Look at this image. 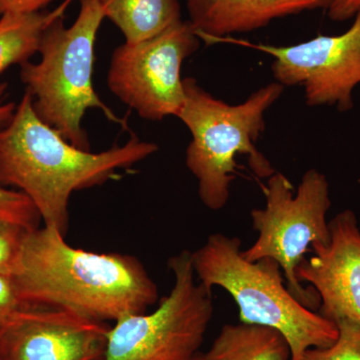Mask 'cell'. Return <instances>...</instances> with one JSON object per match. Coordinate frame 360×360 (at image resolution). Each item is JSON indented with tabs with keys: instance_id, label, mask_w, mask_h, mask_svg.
<instances>
[{
	"instance_id": "obj_1",
	"label": "cell",
	"mask_w": 360,
	"mask_h": 360,
	"mask_svg": "<svg viewBox=\"0 0 360 360\" xmlns=\"http://www.w3.org/2000/svg\"><path fill=\"white\" fill-rule=\"evenodd\" d=\"M65 236L47 225L26 233L13 276L26 305L105 322L158 302V285L137 258L72 248Z\"/></svg>"
},
{
	"instance_id": "obj_18",
	"label": "cell",
	"mask_w": 360,
	"mask_h": 360,
	"mask_svg": "<svg viewBox=\"0 0 360 360\" xmlns=\"http://www.w3.org/2000/svg\"><path fill=\"white\" fill-rule=\"evenodd\" d=\"M28 229L0 220V274L13 276Z\"/></svg>"
},
{
	"instance_id": "obj_11",
	"label": "cell",
	"mask_w": 360,
	"mask_h": 360,
	"mask_svg": "<svg viewBox=\"0 0 360 360\" xmlns=\"http://www.w3.org/2000/svg\"><path fill=\"white\" fill-rule=\"evenodd\" d=\"M329 232L328 243L311 245L314 257L298 264L296 277L316 291L322 316L360 326V227L354 210L338 213L329 221Z\"/></svg>"
},
{
	"instance_id": "obj_19",
	"label": "cell",
	"mask_w": 360,
	"mask_h": 360,
	"mask_svg": "<svg viewBox=\"0 0 360 360\" xmlns=\"http://www.w3.org/2000/svg\"><path fill=\"white\" fill-rule=\"evenodd\" d=\"M26 307H30L21 300L13 276L0 274V328Z\"/></svg>"
},
{
	"instance_id": "obj_12",
	"label": "cell",
	"mask_w": 360,
	"mask_h": 360,
	"mask_svg": "<svg viewBox=\"0 0 360 360\" xmlns=\"http://www.w3.org/2000/svg\"><path fill=\"white\" fill-rule=\"evenodd\" d=\"M331 0H186L189 22L200 39L217 42L303 11L328 8Z\"/></svg>"
},
{
	"instance_id": "obj_5",
	"label": "cell",
	"mask_w": 360,
	"mask_h": 360,
	"mask_svg": "<svg viewBox=\"0 0 360 360\" xmlns=\"http://www.w3.org/2000/svg\"><path fill=\"white\" fill-rule=\"evenodd\" d=\"M63 18L65 13L47 26L40 41V60L20 65V79L40 120L75 148L90 151L82 127L87 110L97 108L111 122L124 124L92 84L97 32L105 16L98 0H80L79 13L70 27Z\"/></svg>"
},
{
	"instance_id": "obj_17",
	"label": "cell",
	"mask_w": 360,
	"mask_h": 360,
	"mask_svg": "<svg viewBox=\"0 0 360 360\" xmlns=\"http://www.w3.org/2000/svg\"><path fill=\"white\" fill-rule=\"evenodd\" d=\"M338 340L328 347H312L302 360H360V326L349 319L335 322Z\"/></svg>"
},
{
	"instance_id": "obj_7",
	"label": "cell",
	"mask_w": 360,
	"mask_h": 360,
	"mask_svg": "<svg viewBox=\"0 0 360 360\" xmlns=\"http://www.w3.org/2000/svg\"><path fill=\"white\" fill-rule=\"evenodd\" d=\"M169 295L151 314L123 315L108 331L101 360H191L198 354L213 315L212 290L196 281L191 252L168 259Z\"/></svg>"
},
{
	"instance_id": "obj_6",
	"label": "cell",
	"mask_w": 360,
	"mask_h": 360,
	"mask_svg": "<svg viewBox=\"0 0 360 360\" xmlns=\"http://www.w3.org/2000/svg\"><path fill=\"white\" fill-rule=\"evenodd\" d=\"M265 206L251 212L255 243L243 255L248 262L269 257L283 269L286 285L310 309L321 305L316 291L304 290L295 270L309 246L326 245L330 238L326 215L331 206L328 180L315 168L303 174L295 195L290 180L274 172L264 188Z\"/></svg>"
},
{
	"instance_id": "obj_21",
	"label": "cell",
	"mask_w": 360,
	"mask_h": 360,
	"mask_svg": "<svg viewBox=\"0 0 360 360\" xmlns=\"http://www.w3.org/2000/svg\"><path fill=\"white\" fill-rule=\"evenodd\" d=\"M326 9L328 18L336 22L352 20L360 13V0H331Z\"/></svg>"
},
{
	"instance_id": "obj_3",
	"label": "cell",
	"mask_w": 360,
	"mask_h": 360,
	"mask_svg": "<svg viewBox=\"0 0 360 360\" xmlns=\"http://www.w3.org/2000/svg\"><path fill=\"white\" fill-rule=\"evenodd\" d=\"M184 86L186 103L177 117L191 134L186 165L198 180L201 202L219 212L229 202L238 169L236 156H248L250 169L259 179H269L276 172L257 142L265 129V112L281 96L284 86L272 82L236 105L215 98L193 77L184 78Z\"/></svg>"
},
{
	"instance_id": "obj_22",
	"label": "cell",
	"mask_w": 360,
	"mask_h": 360,
	"mask_svg": "<svg viewBox=\"0 0 360 360\" xmlns=\"http://www.w3.org/2000/svg\"><path fill=\"white\" fill-rule=\"evenodd\" d=\"M191 360H206L205 357V354H196L195 356L193 357V359H191Z\"/></svg>"
},
{
	"instance_id": "obj_8",
	"label": "cell",
	"mask_w": 360,
	"mask_h": 360,
	"mask_svg": "<svg viewBox=\"0 0 360 360\" xmlns=\"http://www.w3.org/2000/svg\"><path fill=\"white\" fill-rule=\"evenodd\" d=\"M200 44L193 26L182 20L151 39L125 42L111 56L108 89L143 120L177 117L186 103L182 63Z\"/></svg>"
},
{
	"instance_id": "obj_2",
	"label": "cell",
	"mask_w": 360,
	"mask_h": 360,
	"mask_svg": "<svg viewBox=\"0 0 360 360\" xmlns=\"http://www.w3.org/2000/svg\"><path fill=\"white\" fill-rule=\"evenodd\" d=\"M158 150L153 142L130 137L123 146L92 153L75 148L42 122L25 92L14 113L0 124V186L25 194L44 225L66 234L75 191L103 186L120 169Z\"/></svg>"
},
{
	"instance_id": "obj_23",
	"label": "cell",
	"mask_w": 360,
	"mask_h": 360,
	"mask_svg": "<svg viewBox=\"0 0 360 360\" xmlns=\"http://www.w3.org/2000/svg\"><path fill=\"white\" fill-rule=\"evenodd\" d=\"M0 360H4V354H2L1 345H0Z\"/></svg>"
},
{
	"instance_id": "obj_20",
	"label": "cell",
	"mask_w": 360,
	"mask_h": 360,
	"mask_svg": "<svg viewBox=\"0 0 360 360\" xmlns=\"http://www.w3.org/2000/svg\"><path fill=\"white\" fill-rule=\"evenodd\" d=\"M54 0H0V16L6 13H30L44 11Z\"/></svg>"
},
{
	"instance_id": "obj_10",
	"label": "cell",
	"mask_w": 360,
	"mask_h": 360,
	"mask_svg": "<svg viewBox=\"0 0 360 360\" xmlns=\"http://www.w3.org/2000/svg\"><path fill=\"white\" fill-rule=\"evenodd\" d=\"M110 326L70 310L30 307L0 328L4 360H101Z\"/></svg>"
},
{
	"instance_id": "obj_15",
	"label": "cell",
	"mask_w": 360,
	"mask_h": 360,
	"mask_svg": "<svg viewBox=\"0 0 360 360\" xmlns=\"http://www.w3.org/2000/svg\"><path fill=\"white\" fill-rule=\"evenodd\" d=\"M65 6L53 11L0 16V75L11 66L22 65L39 53L44 30L58 16L65 13Z\"/></svg>"
},
{
	"instance_id": "obj_13",
	"label": "cell",
	"mask_w": 360,
	"mask_h": 360,
	"mask_svg": "<svg viewBox=\"0 0 360 360\" xmlns=\"http://www.w3.org/2000/svg\"><path fill=\"white\" fill-rule=\"evenodd\" d=\"M206 360H290V343L276 329L257 324H225Z\"/></svg>"
},
{
	"instance_id": "obj_9",
	"label": "cell",
	"mask_w": 360,
	"mask_h": 360,
	"mask_svg": "<svg viewBox=\"0 0 360 360\" xmlns=\"http://www.w3.org/2000/svg\"><path fill=\"white\" fill-rule=\"evenodd\" d=\"M236 42L274 58L272 75L283 86L300 85L309 106H335L341 112L354 108V90L360 84V13L342 34L319 35L291 46Z\"/></svg>"
},
{
	"instance_id": "obj_14",
	"label": "cell",
	"mask_w": 360,
	"mask_h": 360,
	"mask_svg": "<svg viewBox=\"0 0 360 360\" xmlns=\"http://www.w3.org/2000/svg\"><path fill=\"white\" fill-rule=\"evenodd\" d=\"M104 16L136 44L160 34L181 20L179 0H98Z\"/></svg>"
},
{
	"instance_id": "obj_4",
	"label": "cell",
	"mask_w": 360,
	"mask_h": 360,
	"mask_svg": "<svg viewBox=\"0 0 360 360\" xmlns=\"http://www.w3.org/2000/svg\"><path fill=\"white\" fill-rule=\"evenodd\" d=\"M236 236L212 233L191 252L196 278L212 290L227 291L241 323L276 329L290 345L291 359L302 360L312 347H328L338 336L335 322L303 305L285 286L283 271L269 257L248 262Z\"/></svg>"
},
{
	"instance_id": "obj_16",
	"label": "cell",
	"mask_w": 360,
	"mask_h": 360,
	"mask_svg": "<svg viewBox=\"0 0 360 360\" xmlns=\"http://www.w3.org/2000/svg\"><path fill=\"white\" fill-rule=\"evenodd\" d=\"M6 82H0V124L13 116L16 104L6 103ZM0 220L20 225L28 231L39 227V212L32 200L20 191L0 186Z\"/></svg>"
}]
</instances>
